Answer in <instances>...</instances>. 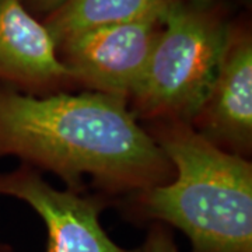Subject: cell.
<instances>
[{
    "label": "cell",
    "mask_w": 252,
    "mask_h": 252,
    "mask_svg": "<svg viewBox=\"0 0 252 252\" xmlns=\"http://www.w3.org/2000/svg\"><path fill=\"white\" fill-rule=\"evenodd\" d=\"M7 156L56 174L76 192L89 177L109 198L175 178L127 101L95 91L32 95L0 83V157Z\"/></svg>",
    "instance_id": "cell-1"
},
{
    "label": "cell",
    "mask_w": 252,
    "mask_h": 252,
    "mask_svg": "<svg viewBox=\"0 0 252 252\" xmlns=\"http://www.w3.org/2000/svg\"><path fill=\"white\" fill-rule=\"evenodd\" d=\"M175 178L118 199L132 223L178 228L190 252H252V164L207 142L181 121L146 122Z\"/></svg>",
    "instance_id": "cell-2"
},
{
    "label": "cell",
    "mask_w": 252,
    "mask_h": 252,
    "mask_svg": "<svg viewBox=\"0 0 252 252\" xmlns=\"http://www.w3.org/2000/svg\"><path fill=\"white\" fill-rule=\"evenodd\" d=\"M230 26L200 1L170 0L136 91L127 101L137 121L190 122L220 64Z\"/></svg>",
    "instance_id": "cell-3"
},
{
    "label": "cell",
    "mask_w": 252,
    "mask_h": 252,
    "mask_svg": "<svg viewBox=\"0 0 252 252\" xmlns=\"http://www.w3.org/2000/svg\"><path fill=\"white\" fill-rule=\"evenodd\" d=\"M160 28L161 17L91 28L64 38L56 52L79 87L129 101Z\"/></svg>",
    "instance_id": "cell-4"
},
{
    "label": "cell",
    "mask_w": 252,
    "mask_h": 252,
    "mask_svg": "<svg viewBox=\"0 0 252 252\" xmlns=\"http://www.w3.org/2000/svg\"><path fill=\"white\" fill-rule=\"evenodd\" d=\"M0 195L26 202L42 219L45 252H139V248L118 245L102 228L99 216L111 199L55 189L41 171L28 164L21 162L13 171L0 172Z\"/></svg>",
    "instance_id": "cell-5"
},
{
    "label": "cell",
    "mask_w": 252,
    "mask_h": 252,
    "mask_svg": "<svg viewBox=\"0 0 252 252\" xmlns=\"http://www.w3.org/2000/svg\"><path fill=\"white\" fill-rule=\"evenodd\" d=\"M189 125L227 153L251 156L252 41L248 31L230 27L216 74Z\"/></svg>",
    "instance_id": "cell-6"
},
{
    "label": "cell",
    "mask_w": 252,
    "mask_h": 252,
    "mask_svg": "<svg viewBox=\"0 0 252 252\" xmlns=\"http://www.w3.org/2000/svg\"><path fill=\"white\" fill-rule=\"evenodd\" d=\"M0 83L32 95L79 87L61 62L45 24L21 0H0Z\"/></svg>",
    "instance_id": "cell-7"
},
{
    "label": "cell",
    "mask_w": 252,
    "mask_h": 252,
    "mask_svg": "<svg viewBox=\"0 0 252 252\" xmlns=\"http://www.w3.org/2000/svg\"><path fill=\"white\" fill-rule=\"evenodd\" d=\"M170 0H66L45 17V27L58 45L86 30L162 17Z\"/></svg>",
    "instance_id": "cell-8"
},
{
    "label": "cell",
    "mask_w": 252,
    "mask_h": 252,
    "mask_svg": "<svg viewBox=\"0 0 252 252\" xmlns=\"http://www.w3.org/2000/svg\"><path fill=\"white\" fill-rule=\"evenodd\" d=\"M139 252H180L171 227L162 223H150Z\"/></svg>",
    "instance_id": "cell-9"
},
{
    "label": "cell",
    "mask_w": 252,
    "mask_h": 252,
    "mask_svg": "<svg viewBox=\"0 0 252 252\" xmlns=\"http://www.w3.org/2000/svg\"><path fill=\"white\" fill-rule=\"evenodd\" d=\"M66 0H21V3L26 6V9L32 14L38 16H49L58 7H61Z\"/></svg>",
    "instance_id": "cell-10"
},
{
    "label": "cell",
    "mask_w": 252,
    "mask_h": 252,
    "mask_svg": "<svg viewBox=\"0 0 252 252\" xmlns=\"http://www.w3.org/2000/svg\"><path fill=\"white\" fill-rule=\"evenodd\" d=\"M0 252H13V247L9 244L0 243Z\"/></svg>",
    "instance_id": "cell-11"
}]
</instances>
